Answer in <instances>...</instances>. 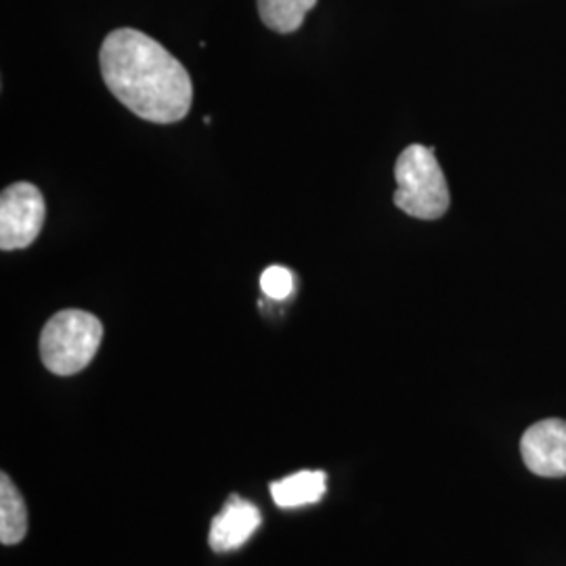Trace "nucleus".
Returning a JSON list of instances; mask_svg holds the SVG:
<instances>
[{
	"label": "nucleus",
	"mask_w": 566,
	"mask_h": 566,
	"mask_svg": "<svg viewBox=\"0 0 566 566\" xmlns=\"http://www.w3.org/2000/svg\"><path fill=\"white\" fill-rule=\"evenodd\" d=\"M103 81L135 116L156 124L179 122L193 102V84L181 61L139 30L120 28L103 41Z\"/></svg>",
	"instance_id": "nucleus-1"
},
{
	"label": "nucleus",
	"mask_w": 566,
	"mask_h": 566,
	"mask_svg": "<svg viewBox=\"0 0 566 566\" xmlns=\"http://www.w3.org/2000/svg\"><path fill=\"white\" fill-rule=\"evenodd\" d=\"M395 203L405 214L422 221L441 219L449 210L446 172L434 158V147L409 145L395 164Z\"/></svg>",
	"instance_id": "nucleus-2"
},
{
	"label": "nucleus",
	"mask_w": 566,
	"mask_h": 566,
	"mask_svg": "<svg viewBox=\"0 0 566 566\" xmlns=\"http://www.w3.org/2000/svg\"><path fill=\"white\" fill-rule=\"evenodd\" d=\"M102 338L103 325L95 315L78 308L60 311L42 327V364L57 376H74L93 361Z\"/></svg>",
	"instance_id": "nucleus-3"
},
{
	"label": "nucleus",
	"mask_w": 566,
	"mask_h": 566,
	"mask_svg": "<svg viewBox=\"0 0 566 566\" xmlns=\"http://www.w3.org/2000/svg\"><path fill=\"white\" fill-rule=\"evenodd\" d=\"M44 198L32 182H15L0 196V248L21 250L41 235Z\"/></svg>",
	"instance_id": "nucleus-4"
},
{
	"label": "nucleus",
	"mask_w": 566,
	"mask_h": 566,
	"mask_svg": "<svg viewBox=\"0 0 566 566\" xmlns=\"http://www.w3.org/2000/svg\"><path fill=\"white\" fill-rule=\"evenodd\" d=\"M525 465L537 476L558 479L566 474V422L547 418L526 428L521 439Z\"/></svg>",
	"instance_id": "nucleus-5"
},
{
	"label": "nucleus",
	"mask_w": 566,
	"mask_h": 566,
	"mask_svg": "<svg viewBox=\"0 0 566 566\" xmlns=\"http://www.w3.org/2000/svg\"><path fill=\"white\" fill-rule=\"evenodd\" d=\"M261 525L263 516L259 506H254L250 500H243L240 495H231L210 525L208 544L214 552L238 549Z\"/></svg>",
	"instance_id": "nucleus-6"
},
{
	"label": "nucleus",
	"mask_w": 566,
	"mask_h": 566,
	"mask_svg": "<svg viewBox=\"0 0 566 566\" xmlns=\"http://www.w3.org/2000/svg\"><path fill=\"white\" fill-rule=\"evenodd\" d=\"M327 476L322 470H303L271 485L273 502L280 507H301L322 502Z\"/></svg>",
	"instance_id": "nucleus-7"
},
{
	"label": "nucleus",
	"mask_w": 566,
	"mask_h": 566,
	"mask_svg": "<svg viewBox=\"0 0 566 566\" xmlns=\"http://www.w3.org/2000/svg\"><path fill=\"white\" fill-rule=\"evenodd\" d=\"M28 533V507L20 489L9 479L7 472L0 474V542L2 546H15Z\"/></svg>",
	"instance_id": "nucleus-8"
},
{
	"label": "nucleus",
	"mask_w": 566,
	"mask_h": 566,
	"mask_svg": "<svg viewBox=\"0 0 566 566\" xmlns=\"http://www.w3.org/2000/svg\"><path fill=\"white\" fill-rule=\"evenodd\" d=\"M259 15L266 28L290 34L303 25L306 13L317 4V0H256Z\"/></svg>",
	"instance_id": "nucleus-9"
},
{
	"label": "nucleus",
	"mask_w": 566,
	"mask_h": 566,
	"mask_svg": "<svg viewBox=\"0 0 566 566\" xmlns=\"http://www.w3.org/2000/svg\"><path fill=\"white\" fill-rule=\"evenodd\" d=\"M261 287L271 301H285L294 290V275L280 264L266 266L261 275Z\"/></svg>",
	"instance_id": "nucleus-10"
}]
</instances>
